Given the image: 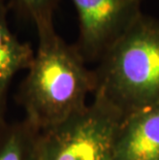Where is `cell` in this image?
I'll return each instance as SVG.
<instances>
[{"mask_svg":"<svg viewBox=\"0 0 159 160\" xmlns=\"http://www.w3.org/2000/svg\"><path fill=\"white\" fill-rule=\"evenodd\" d=\"M34 55L29 43L20 42L11 31L4 5L0 4V123L5 121L6 96L13 77L30 68Z\"/></svg>","mask_w":159,"mask_h":160,"instance_id":"cell-6","label":"cell"},{"mask_svg":"<svg viewBox=\"0 0 159 160\" xmlns=\"http://www.w3.org/2000/svg\"><path fill=\"white\" fill-rule=\"evenodd\" d=\"M123 119L107 101L94 96L79 114L39 131L37 160H114Z\"/></svg>","mask_w":159,"mask_h":160,"instance_id":"cell-3","label":"cell"},{"mask_svg":"<svg viewBox=\"0 0 159 160\" xmlns=\"http://www.w3.org/2000/svg\"><path fill=\"white\" fill-rule=\"evenodd\" d=\"M79 16L77 48L87 61H96L129 29L142 13V0H72Z\"/></svg>","mask_w":159,"mask_h":160,"instance_id":"cell-4","label":"cell"},{"mask_svg":"<svg viewBox=\"0 0 159 160\" xmlns=\"http://www.w3.org/2000/svg\"><path fill=\"white\" fill-rule=\"evenodd\" d=\"M0 4H3V1H2V0H0Z\"/></svg>","mask_w":159,"mask_h":160,"instance_id":"cell-9","label":"cell"},{"mask_svg":"<svg viewBox=\"0 0 159 160\" xmlns=\"http://www.w3.org/2000/svg\"><path fill=\"white\" fill-rule=\"evenodd\" d=\"M38 48L20 89L25 120L38 131L66 121L87 107L96 87L95 71L77 46L56 33L53 24L37 28Z\"/></svg>","mask_w":159,"mask_h":160,"instance_id":"cell-1","label":"cell"},{"mask_svg":"<svg viewBox=\"0 0 159 160\" xmlns=\"http://www.w3.org/2000/svg\"><path fill=\"white\" fill-rule=\"evenodd\" d=\"M38 134L25 119L0 123V160H37Z\"/></svg>","mask_w":159,"mask_h":160,"instance_id":"cell-7","label":"cell"},{"mask_svg":"<svg viewBox=\"0 0 159 160\" xmlns=\"http://www.w3.org/2000/svg\"><path fill=\"white\" fill-rule=\"evenodd\" d=\"M94 96L123 118L159 104V21L142 15L99 59Z\"/></svg>","mask_w":159,"mask_h":160,"instance_id":"cell-2","label":"cell"},{"mask_svg":"<svg viewBox=\"0 0 159 160\" xmlns=\"http://www.w3.org/2000/svg\"><path fill=\"white\" fill-rule=\"evenodd\" d=\"M114 160H159V104L123 119Z\"/></svg>","mask_w":159,"mask_h":160,"instance_id":"cell-5","label":"cell"},{"mask_svg":"<svg viewBox=\"0 0 159 160\" xmlns=\"http://www.w3.org/2000/svg\"><path fill=\"white\" fill-rule=\"evenodd\" d=\"M16 2L37 29L53 24V13L59 0H16Z\"/></svg>","mask_w":159,"mask_h":160,"instance_id":"cell-8","label":"cell"}]
</instances>
